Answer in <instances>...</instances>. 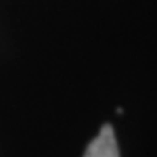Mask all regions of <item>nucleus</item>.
Wrapping results in <instances>:
<instances>
[{
  "instance_id": "1",
  "label": "nucleus",
  "mask_w": 157,
  "mask_h": 157,
  "mask_svg": "<svg viewBox=\"0 0 157 157\" xmlns=\"http://www.w3.org/2000/svg\"><path fill=\"white\" fill-rule=\"evenodd\" d=\"M83 157H120L116 135L111 125H104L99 135L88 144Z\"/></svg>"
}]
</instances>
